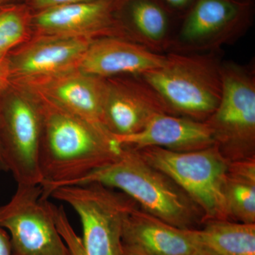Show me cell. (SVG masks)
Listing matches in <instances>:
<instances>
[{
    "label": "cell",
    "instance_id": "6da1fadb",
    "mask_svg": "<svg viewBox=\"0 0 255 255\" xmlns=\"http://www.w3.org/2000/svg\"><path fill=\"white\" fill-rule=\"evenodd\" d=\"M30 96L39 106L43 119L39 167L44 199L55 188L70 185L110 163L122 152L123 147L103 125Z\"/></svg>",
    "mask_w": 255,
    "mask_h": 255
},
{
    "label": "cell",
    "instance_id": "7a4b0ae2",
    "mask_svg": "<svg viewBox=\"0 0 255 255\" xmlns=\"http://www.w3.org/2000/svg\"><path fill=\"white\" fill-rule=\"evenodd\" d=\"M88 183L122 191L140 209L175 227L196 230L205 223L204 213L185 191L133 149L123 147L112 162L70 185Z\"/></svg>",
    "mask_w": 255,
    "mask_h": 255
},
{
    "label": "cell",
    "instance_id": "3957f363",
    "mask_svg": "<svg viewBox=\"0 0 255 255\" xmlns=\"http://www.w3.org/2000/svg\"><path fill=\"white\" fill-rule=\"evenodd\" d=\"M221 63L213 55L172 52L163 66L138 75L167 113L205 122L222 96Z\"/></svg>",
    "mask_w": 255,
    "mask_h": 255
},
{
    "label": "cell",
    "instance_id": "277c9868",
    "mask_svg": "<svg viewBox=\"0 0 255 255\" xmlns=\"http://www.w3.org/2000/svg\"><path fill=\"white\" fill-rule=\"evenodd\" d=\"M49 197L66 203L78 215L87 255H121L126 221L140 207L130 196L99 184L57 187Z\"/></svg>",
    "mask_w": 255,
    "mask_h": 255
},
{
    "label": "cell",
    "instance_id": "5b68a950",
    "mask_svg": "<svg viewBox=\"0 0 255 255\" xmlns=\"http://www.w3.org/2000/svg\"><path fill=\"white\" fill-rule=\"evenodd\" d=\"M135 150L185 191L204 213L205 222L231 221L224 196L225 181L231 162L216 146L191 152H174L157 147Z\"/></svg>",
    "mask_w": 255,
    "mask_h": 255
},
{
    "label": "cell",
    "instance_id": "8992f818",
    "mask_svg": "<svg viewBox=\"0 0 255 255\" xmlns=\"http://www.w3.org/2000/svg\"><path fill=\"white\" fill-rule=\"evenodd\" d=\"M222 96L206 121L215 146L230 162L255 158V80L246 68L221 63Z\"/></svg>",
    "mask_w": 255,
    "mask_h": 255
},
{
    "label": "cell",
    "instance_id": "52a82bcc",
    "mask_svg": "<svg viewBox=\"0 0 255 255\" xmlns=\"http://www.w3.org/2000/svg\"><path fill=\"white\" fill-rule=\"evenodd\" d=\"M6 95L0 97V141L8 172L17 184L41 185L43 119L39 106L31 96L14 87Z\"/></svg>",
    "mask_w": 255,
    "mask_h": 255
},
{
    "label": "cell",
    "instance_id": "ba28073f",
    "mask_svg": "<svg viewBox=\"0 0 255 255\" xmlns=\"http://www.w3.org/2000/svg\"><path fill=\"white\" fill-rule=\"evenodd\" d=\"M41 185L17 184L0 206V226L8 233L14 255H70Z\"/></svg>",
    "mask_w": 255,
    "mask_h": 255
},
{
    "label": "cell",
    "instance_id": "9c48e42d",
    "mask_svg": "<svg viewBox=\"0 0 255 255\" xmlns=\"http://www.w3.org/2000/svg\"><path fill=\"white\" fill-rule=\"evenodd\" d=\"M168 48L179 53L216 49L239 36L253 20V3L234 0H195L182 16Z\"/></svg>",
    "mask_w": 255,
    "mask_h": 255
},
{
    "label": "cell",
    "instance_id": "30bf717a",
    "mask_svg": "<svg viewBox=\"0 0 255 255\" xmlns=\"http://www.w3.org/2000/svg\"><path fill=\"white\" fill-rule=\"evenodd\" d=\"M122 2V0H95L33 12V35L90 40L119 37L134 41L119 17Z\"/></svg>",
    "mask_w": 255,
    "mask_h": 255
},
{
    "label": "cell",
    "instance_id": "8fae6325",
    "mask_svg": "<svg viewBox=\"0 0 255 255\" xmlns=\"http://www.w3.org/2000/svg\"><path fill=\"white\" fill-rule=\"evenodd\" d=\"M106 82L105 78L76 69L43 78L12 82L11 87L49 101L87 122L103 125Z\"/></svg>",
    "mask_w": 255,
    "mask_h": 255
},
{
    "label": "cell",
    "instance_id": "7c38bea8",
    "mask_svg": "<svg viewBox=\"0 0 255 255\" xmlns=\"http://www.w3.org/2000/svg\"><path fill=\"white\" fill-rule=\"evenodd\" d=\"M106 79L102 124L114 136L141 131L154 117L167 114L158 96L139 76Z\"/></svg>",
    "mask_w": 255,
    "mask_h": 255
},
{
    "label": "cell",
    "instance_id": "4fadbf2b",
    "mask_svg": "<svg viewBox=\"0 0 255 255\" xmlns=\"http://www.w3.org/2000/svg\"><path fill=\"white\" fill-rule=\"evenodd\" d=\"M93 40L33 35L8 54L12 82L43 78L79 68Z\"/></svg>",
    "mask_w": 255,
    "mask_h": 255
},
{
    "label": "cell",
    "instance_id": "5bb4252c",
    "mask_svg": "<svg viewBox=\"0 0 255 255\" xmlns=\"http://www.w3.org/2000/svg\"><path fill=\"white\" fill-rule=\"evenodd\" d=\"M167 55L119 38L103 37L92 41L84 55L79 70L102 78L118 75H138L163 66Z\"/></svg>",
    "mask_w": 255,
    "mask_h": 255
},
{
    "label": "cell",
    "instance_id": "9a60e30c",
    "mask_svg": "<svg viewBox=\"0 0 255 255\" xmlns=\"http://www.w3.org/2000/svg\"><path fill=\"white\" fill-rule=\"evenodd\" d=\"M115 137L121 145L134 150L157 147L174 152H191L215 145L212 132L205 122L167 114L156 116L141 131Z\"/></svg>",
    "mask_w": 255,
    "mask_h": 255
},
{
    "label": "cell",
    "instance_id": "2e32d148",
    "mask_svg": "<svg viewBox=\"0 0 255 255\" xmlns=\"http://www.w3.org/2000/svg\"><path fill=\"white\" fill-rule=\"evenodd\" d=\"M122 241L152 255H187L202 245L196 230L175 227L140 207L126 221Z\"/></svg>",
    "mask_w": 255,
    "mask_h": 255
},
{
    "label": "cell",
    "instance_id": "e0dca14e",
    "mask_svg": "<svg viewBox=\"0 0 255 255\" xmlns=\"http://www.w3.org/2000/svg\"><path fill=\"white\" fill-rule=\"evenodd\" d=\"M175 14L159 0H122L119 10V17L132 40L155 52L169 48Z\"/></svg>",
    "mask_w": 255,
    "mask_h": 255
},
{
    "label": "cell",
    "instance_id": "ac0fdd59",
    "mask_svg": "<svg viewBox=\"0 0 255 255\" xmlns=\"http://www.w3.org/2000/svg\"><path fill=\"white\" fill-rule=\"evenodd\" d=\"M224 196L231 221L255 223V158L230 162Z\"/></svg>",
    "mask_w": 255,
    "mask_h": 255
},
{
    "label": "cell",
    "instance_id": "d6986e66",
    "mask_svg": "<svg viewBox=\"0 0 255 255\" xmlns=\"http://www.w3.org/2000/svg\"><path fill=\"white\" fill-rule=\"evenodd\" d=\"M196 232L201 244L218 255H255V223L215 220Z\"/></svg>",
    "mask_w": 255,
    "mask_h": 255
},
{
    "label": "cell",
    "instance_id": "ffe728a7",
    "mask_svg": "<svg viewBox=\"0 0 255 255\" xmlns=\"http://www.w3.org/2000/svg\"><path fill=\"white\" fill-rule=\"evenodd\" d=\"M33 14L25 2L0 5V56L9 54L31 38Z\"/></svg>",
    "mask_w": 255,
    "mask_h": 255
},
{
    "label": "cell",
    "instance_id": "44dd1931",
    "mask_svg": "<svg viewBox=\"0 0 255 255\" xmlns=\"http://www.w3.org/2000/svg\"><path fill=\"white\" fill-rule=\"evenodd\" d=\"M95 0H25L24 2L33 11H42L55 6L62 5L76 4V3L87 2Z\"/></svg>",
    "mask_w": 255,
    "mask_h": 255
},
{
    "label": "cell",
    "instance_id": "7402d4cb",
    "mask_svg": "<svg viewBox=\"0 0 255 255\" xmlns=\"http://www.w3.org/2000/svg\"><path fill=\"white\" fill-rule=\"evenodd\" d=\"M11 68L8 55L0 56V97L11 87Z\"/></svg>",
    "mask_w": 255,
    "mask_h": 255
},
{
    "label": "cell",
    "instance_id": "603a6c76",
    "mask_svg": "<svg viewBox=\"0 0 255 255\" xmlns=\"http://www.w3.org/2000/svg\"><path fill=\"white\" fill-rule=\"evenodd\" d=\"M177 14L182 15L189 9L195 0H159Z\"/></svg>",
    "mask_w": 255,
    "mask_h": 255
},
{
    "label": "cell",
    "instance_id": "cb8c5ba5",
    "mask_svg": "<svg viewBox=\"0 0 255 255\" xmlns=\"http://www.w3.org/2000/svg\"><path fill=\"white\" fill-rule=\"evenodd\" d=\"M0 255H14L9 234L0 226Z\"/></svg>",
    "mask_w": 255,
    "mask_h": 255
},
{
    "label": "cell",
    "instance_id": "d4e9b609",
    "mask_svg": "<svg viewBox=\"0 0 255 255\" xmlns=\"http://www.w3.org/2000/svg\"><path fill=\"white\" fill-rule=\"evenodd\" d=\"M121 255H152L147 252L142 251L137 247L124 244L122 246V251Z\"/></svg>",
    "mask_w": 255,
    "mask_h": 255
},
{
    "label": "cell",
    "instance_id": "484cf974",
    "mask_svg": "<svg viewBox=\"0 0 255 255\" xmlns=\"http://www.w3.org/2000/svg\"><path fill=\"white\" fill-rule=\"evenodd\" d=\"M187 255H218L212 250L210 249L207 246L201 245L199 248L193 251L190 254Z\"/></svg>",
    "mask_w": 255,
    "mask_h": 255
},
{
    "label": "cell",
    "instance_id": "4316f807",
    "mask_svg": "<svg viewBox=\"0 0 255 255\" xmlns=\"http://www.w3.org/2000/svg\"><path fill=\"white\" fill-rule=\"evenodd\" d=\"M8 172V168L6 162H5L2 147H1V141H0V172Z\"/></svg>",
    "mask_w": 255,
    "mask_h": 255
},
{
    "label": "cell",
    "instance_id": "83f0119b",
    "mask_svg": "<svg viewBox=\"0 0 255 255\" xmlns=\"http://www.w3.org/2000/svg\"><path fill=\"white\" fill-rule=\"evenodd\" d=\"M23 0H0V5L21 2Z\"/></svg>",
    "mask_w": 255,
    "mask_h": 255
},
{
    "label": "cell",
    "instance_id": "f1b7e54d",
    "mask_svg": "<svg viewBox=\"0 0 255 255\" xmlns=\"http://www.w3.org/2000/svg\"><path fill=\"white\" fill-rule=\"evenodd\" d=\"M234 1H241V2L253 3V0H234Z\"/></svg>",
    "mask_w": 255,
    "mask_h": 255
}]
</instances>
